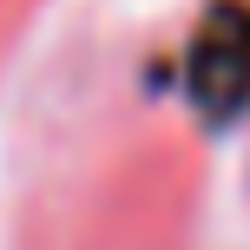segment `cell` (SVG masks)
Segmentation results:
<instances>
[{
    "label": "cell",
    "mask_w": 250,
    "mask_h": 250,
    "mask_svg": "<svg viewBox=\"0 0 250 250\" xmlns=\"http://www.w3.org/2000/svg\"><path fill=\"white\" fill-rule=\"evenodd\" d=\"M185 92L211 125H230L250 105V7L217 0L185 53Z\"/></svg>",
    "instance_id": "cell-1"
}]
</instances>
